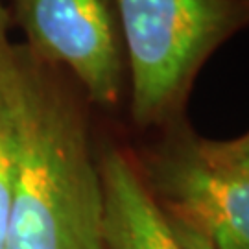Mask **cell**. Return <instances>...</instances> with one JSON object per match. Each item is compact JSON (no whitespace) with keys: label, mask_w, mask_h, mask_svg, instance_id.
<instances>
[{"label":"cell","mask_w":249,"mask_h":249,"mask_svg":"<svg viewBox=\"0 0 249 249\" xmlns=\"http://www.w3.org/2000/svg\"><path fill=\"white\" fill-rule=\"evenodd\" d=\"M0 92L15 131L8 249H106L89 100L67 72L9 41Z\"/></svg>","instance_id":"cell-1"},{"label":"cell","mask_w":249,"mask_h":249,"mask_svg":"<svg viewBox=\"0 0 249 249\" xmlns=\"http://www.w3.org/2000/svg\"><path fill=\"white\" fill-rule=\"evenodd\" d=\"M115 2L129 69L127 116L142 135L187 118L205 63L249 30V0Z\"/></svg>","instance_id":"cell-2"},{"label":"cell","mask_w":249,"mask_h":249,"mask_svg":"<svg viewBox=\"0 0 249 249\" xmlns=\"http://www.w3.org/2000/svg\"><path fill=\"white\" fill-rule=\"evenodd\" d=\"M187 118L127 146L185 249H249V176L216 166Z\"/></svg>","instance_id":"cell-3"},{"label":"cell","mask_w":249,"mask_h":249,"mask_svg":"<svg viewBox=\"0 0 249 249\" xmlns=\"http://www.w3.org/2000/svg\"><path fill=\"white\" fill-rule=\"evenodd\" d=\"M9 22L39 59L67 72L92 107L127 109L129 69L115 0H6Z\"/></svg>","instance_id":"cell-4"},{"label":"cell","mask_w":249,"mask_h":249,"mask_svg":"<svg viewBox=\"0 0 249 249\" xmlns=\"http://www.w3.org/2000/svg\"><path fill=\"white\" fill-rule=\"evenodd\" d=\"M106 249H185L144 185L127 146L98 150Z\"/></svg>","instance_id":"cell-5"},{"label":"cell","mask_w":249,"mask_h":249,"mask_svg":"<svg viewBox=\"0 0 249 249\" xmlns=\"http://www.w3.org/2000/svg\"><path fill=\"white\" fill-rule=\"evenodd\" d=\"M15 181V131L0 92V249H8L9 213Z\"/></svg>","instance_id":"cell-6"},{"label":"cell","mask_w":249,"mask_h":249,"mask_svg":"<svg viewBox=\"0 0 249 249\" xmlns=\"http://www.w3.org/2000/svg\"><path fill=\"white\" fill-rule=\"evenodd\" d=\"M197 146L209 162L249 176V131L227 141H214L199 135Z\"/></svg>","instance_id":"cell-7"},{"label":"cell","mask_w":249,"mask_h":249,"mask_svg":"<svg viewBox=\"0 0 249 249\" xmlns=\"http://www.w3.org/2000/svg\"><path fill=\"white\" fill-rule=\"evenodd\" d=\"M11 26L6 0H0V48L8 43V30Z\"/></svg>","instance_id":"cell-8"}]
</instances>
